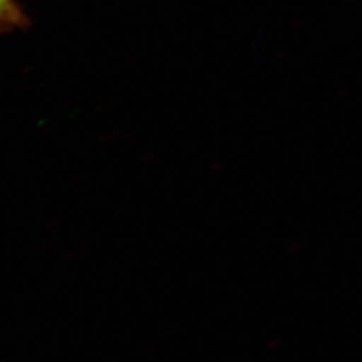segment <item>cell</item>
Masks as SVG:
<instances>
[{
	"label": "cell",
	"mask_w": 362,
	"mask_h": 362,
	"mask_svg": "<svg viewBox=\"0 0 362 362\" xmlns=\"http://www.w3.org/2000/svg\"><path fill=\"white\" fill-rule=\"evenodd\" d=\"M25 19L18 0H0V35L23 27Z\"/></svg>",
	"instance_id": "cell-1"
}]
</instances>
